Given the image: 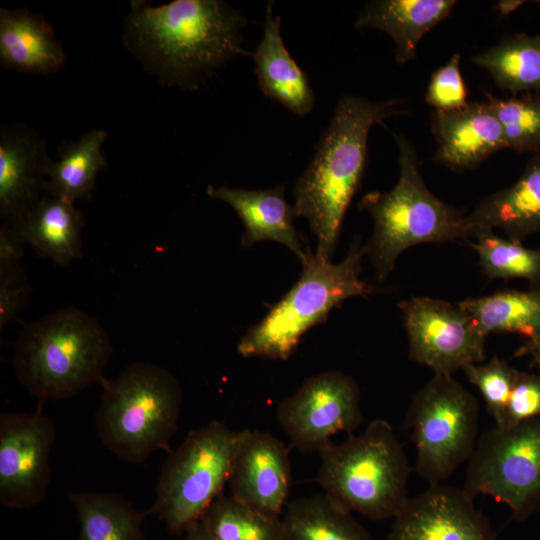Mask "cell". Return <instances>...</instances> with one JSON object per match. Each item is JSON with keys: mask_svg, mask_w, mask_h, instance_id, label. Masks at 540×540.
Wrapping results in <instances>:
<instances>
[{"mask_svg": "<svg viewBox=\"0 0 540 540\" xmlns=\"http://www.w3.org/2000/svg\"><path fill=\"white\" fill-rule=\"evenodd\" d=\"M246 24L221 0L131 1L123 43L161 85L194 91L234 57L251 56L242 47Z\"/></svg>", "mask_w": 540, "mask_h": 540, "instance_id": "6da1fadb", "label": "cell"}, {"mask_svg": "<svg viewBox=\"0 0 540 540\" xmlns=\"http://www.w3.org/2000/svg\"><path fill=\"white\" fill-rule=\"evenodd\" d=\"M406 113L399 99L372 101L347 95L338 100L293 189L295 215L307 220L319 258L330 260L333 255L347 209L360 189L370 129Z\"/></svg>", "mask_w": 540, "mask_h": 540, "instance_id": "7a4b0ae2", "label": "cell"}, {"mask_svg": "<svg viewBox=\"0 0 540 540\" xmlns=\"http://www.w3.org/2000/svg\"><path fill=\"white\" fill-rule=\"evenodd\" d=\"M113 351L94 316L67 306L25 324L14 343L13 366L18 382L44 403L99 384Z\"/></svg>", "mask_w": 540, "mask_h": 540, "instance_id": "3957f363", "label": "cell"}, {"mask_svg": "<svg viewBox=\"0 0 540 540\" xmlns=\"http://www.w3.org/2000/svg\"><path fill=\"white\" fill-rule=\"evenodd\" d=\"M95 422L100 442L120 460L142 464L153 453L172 451L182 406V388L167 369L134 362L99 383Z\"/></svg>", "mask_w": 540, "mask_h": 540, "instance_id": "277c9868", "label": "cell"}, {"mask_svg": "<svg viewBox=\"0 0 540 540\" xmlns=\"http://www.w3.org/2000/svg\"><path fill=\"white\" fill-rule=\"evenodd\" d=\"M398 147L399 178L389 192L372 191L358 203L373 219L365 247L378 281L394 269L397 257L421 243H445L469 236L465 215L429 191L412 143L393 134Z\"/></svg>", "mask_w": 540, "mask_h": 540, "instance_id": "5b68a950", "label": "cell"}, {"mask_svg": "<svg viewBox=\"0 0 540 540\" xmlns=\"http://www.w3.org/2000/svg\"><path fill=\"white\" fill-rule=\"evenodd\" d=\"M317 482L345 510L371 520L394 518L408 500L410 467L392 425L375 419L358 435L319 453Z\"/></svg>", "mask_w": 540, "mask_h": 540, "instance_id": "8992f818", "label": "cell"}, {"mask_svg": "<svg viewBox=\"0 0 540 540\" xmlns=\"http://www.w3.org/2000/svg\"><path fill=\"white\" fill-rule=\"evenodd\" d=\"M365 247L355 238L346 257L332 263L311 254L298 281L252 326L237 345L245 357L286 360L302 336L323 323L329 312L344 300L367 297L375 289L360 278Z\"/></svg>", "mask_w": 540, "mask_h": 540, "instance_id": "52a82bcc", "label": "cell"}, {"mask_svg": "<svg viewBox=\"0 0 540 540\" xmlns=\"http://www.w3.org/2000/svg\"><path fill=\"white\" fill-rule=\"evenodd\" d=\"M241 436L216 420L190 431L161 467L149 514L185 533L223 493Z\"/></svg>", "mask_w": 540, "mask_h": 540, "instance_id": "ba28073f", "label": "cell"}, {"mask_svg": "<svg viewBox=\"0 0 540 540\" xmlns=\"http://www.w3.org/2000/svg\"><path fill=\"white\" fill-rule=\"evenodd\" d=\"M478 402L452 375L434 376L412 397L404 428L413 441L416 472L442 484L471 457L478 436Z\"/></svg>", "mask_w": 540, "mask_h": 540, "instance_id": "9c48e42d", "label": "cell"}, {"mask_svg": "<svg viewBox=\"0 0 540 540\" xmlns=\"http://www.w3.org/2000/svg\"><path fill=\"white\" fill-rule=\"evenodd\" d=\"M467 463L469 495L490 496L528 520L540 508V417L486 430Z\"/></svg>", "mask_w": 540, "mask_h": 540, "instance_id": "30bf717a", "label": "cell"}, {"mask_svg": "<svg viewBox=\"0 0 540 540\" xmlns=\"http://www.w3.org/2000/svg\"><path fill=\"white\" fill-rule=\"evenodd\" d=\"M277 420L292 447L303 453H319L333 435L350 434L361 425L357 383L336 370L314 375L280 402Z\"/></svg>", "mask_w": 540, "mask_h": 540, "instance_id": "8fae6325", "label": "cell"}, {"mask_svg": "<svg viewBox=\"0 0 540 540\" xmlns=\"http://www.w3.org/2000/svg\"><path fill=\"white\" fill-rule=\"evenodd\" d=\"M409 344V357L434 374L455 371L485 359L486 336L458 304L412 297L398 304Z\"/></svg>", "mask_w": 540, "mask_h": 540, "instance_id": "7c38bea8", "label": "cell"}, {"mask_svg": "<svg viewBox=\"0 0 540 540\" xmlns=\"http://www.w3.org/2000/svg\"><path fill=\"white\" fill-rule=\"evenodd\" d=\"M0 415V503L30 509L42 503L50 484L55 426L43 411Z\"/></svg>", "mask_w": 540, "mask_h": 540, "instance_id": "4fadbf2b", "label": "cell"}, {"mask_svg": "<svg viewBox=\"0 0 540 540\" xmlns=\"http://www.w3.org/2000/svg\"><path fill=\"white\" fill-rule=\"evenodd\" d=\"M388 540H498L463 488L429 485L393 518Z\"/></svg>", "mask_w": 540, "mask_h": 540, "instance_id": "5bb4252c", "label": "cell"}, {"mask_svg": "<svg viewBox=\"0 0 540 540\" xmlns=\"http://www.w3.org/2000/svg\"><path fill=\"white\" fill-rule=\"evenodd\" d=\"M227 484L238 501L280 518L292 485L289 450L268 432L242 430Z\"/></svg>", "mask_w": 540, "mask_h": 540, "instance_id": "9a60e30c", "label": "cell"}, {"mask_svg": "<svg viewBox=\"0 0 540 540\" xmlns=\"http://www.w3.org/2000/svg\"><path fill=\"white\" fill-rule=\"evenodd\" d=\"M46 141L25 123L0 129V217L16 227L43 197L47 180Z\"/></svg>", "mask_w": 540, "mask_h": 540, "instance_id": "2e32d148", "label": "cell"}, {"mask_svg": "<svg viewBox=\"0 0 540 540\" xmlns=\"http://www.w3.org/2000/svg\"><path fill=\"white\" fill-rule=\"evenodd\" d=\"M437 149L435 160L462 171L478 166L506 149L502 126L485 101L451 110H435L431 118Z\"/></svg>", "mask_w": 540, "mask_h": 540, "instance_id": "e0dca14e", "label": "cell"}, {"mask_svg": "<svg viewBox=\"0 0 540 540\" xmlns=\"http://www.w3.org/2000/svg\"><path fill=\"white\" fill-rule=\"evenodd\" d=\"M206 193L230 205L240 217L244 225L243 248L266 240L276 241L288 247L302 266L306 264L312 252L304 246L294 225L296 215L294 207L286 201L284 185L257 190L209 185Z\"/></svg>", "mask_w": 540, "mask_h": 540, "instance_id": "ac0fdd59", "label": "cell"}, {"mask_svg": "<svg viewBox=\"0 0 540 540\" xmlns=\"http://www.w3.org/2000/svg\"><path fill=\"white\" fill-rule=\"evenodd\" d=\"M281 17L274 15L273 2L265 9L263 34L251 52L260 91L297 116L308 115L315 103L307 74L298 66L281 36Z\"/></svg>", "mask_w": 540, "mask_h": 540, "instance_id": "d6986e66", "label": "cell"}, {"mask_svg": "<svg viewBox=\"0 0 540 540\" xmlns=\"http://www.w3.org/2000/svg\"><path fill=\"white\" fill-rule=\"evenodd\" d=\"M467 232L501 229L521 241L540 231V152L532 154L525 170L511 186L482 198L465 215Z\"/></svg>", "mask_w": 540, "mask_h": 540, "instance_id": "ffe728a7", "label": "cell"}, {"mask_svg": "<svg viewBox=\"0 0 540 540\" xmlns=\"http://www.w3.org/2000/svg\"><path fill=\"white\" fill-rule=\"evenodd\" d=\"M66 54L52 26L27 8H0V63L28 74L49 75L62 70Z\"/></svg>", "mask_w": 540, "mask_h": 540, "instance_id": "44dd1931", "label": "cell"}, {"mask_svg": "<svg viewBox=\"0 0 540 540\" xmlns=\"http://www.w3.org/2000/svg\"><path fill=\"white\" fill-rule=\"evenodd\" d=\"M454 0H376L359 12L355 29H378L395 44V60L404 64L416 58L420 39L449 16Z\"/></svg>", "mask_w": 540, "mask_h": 540, "instance_id": "7402d4cb", "label": "cell"}, {"mask_svg": "<svg viewBox=\"0 0 540 540\" xmlns=\"http://www.w3.org/2000/svg\"><path fill=\"white\" fill-rule=\"evenodd\" d=\"M84 226L85 217L75 203L45 193L26 217L10 228L37 255L67 265L82 257Z\"/></svg>", "mask_w": 540, "mask_h": 540, "instance_id": "603a6c76", "label": "cell"}, {"mask_svg": "<svg viewBox=\"0 0 540 540\" xmlns=\"http://www.w3.org/2000/svg\"><path fill=\"white\" fill-rule=\"evenodd\" d=\"M107 136L105 130L92 129L76 141L64 142L58 159L48 165L45 193L72 203L90 201L97 177L108 165L102 151Z\"/></svg>", "mask_w": 540, "mask_h": 540, "instance_id": "cb8c5ba5", "label": "cell"}, {"mask_svg": "<svg viewBox=\"0 0 540 540\" xmlns=\"http://www.w3.org/2000/svg\"><path fill=\"white\" fill-rule=\"evenodd\" d=\"M280 524V540H373L351 512L326 494L295 499Z\"/></svg>", "mask_w": 540, "mask_h": 540, "instance_id": "d4e9b609", "label": "cell"}, {"mask_svg": "<svg viewBox=\"0 0 540 540\" xmlns=\"http://www.w3.org/2000/svg\"><path fill=\"white\" fill-rule=\"evenodd\" d=\"M79 523V540H144L142 525L149 511L137 510L116 493L70 492Z\"/></svg>", "mask_w": 540, "mask_h": 540, "instance_id": "484cf974", "label": "cell"}, {"mask_svg": "<svg viewBox=\"0 0 540 540\" xmlns=\"http://www.w3.org/2000/svg\"><path fill=\"white\" fill-rule=\"evenodd\" d=\"M483 335L515 333L532 339L540 335V287L502 290L457 303Z\"/></svg>", "mask_w": 540, "mask_h": 540, "instance_id": "4316f807", "label": "cell"}, {"mask_svg": "<svg viewBox=\"0 0 540 540\" xmlns=\"http://www.w3.org/2000/svg\"><path fill=\"white\" fill-rule=\"evenodd\" d=\"M472 61L487 70L500 88L514 95L540 93V33L505 37Z\"/></svg>", "mask_w": 540, "mask_h": 540, "instance_id": "83f0119b", "label": "cell"}, {"mask_svg": "<svg viewBox=\"0 0 540 540\" xmlns=\"http://www.w3.org/2000/svg\"><path fill=\"white\" fill-rule=\"evenodd\" d=\"M212 540H280V518L266 516L222 493L200 519Z\"/></svg>", "mask_w": 540, "mask_h": 540, "instance_id": "f1b7e54d", "label": "cell"}, {"mask_svg": "<svg viewBox=\"0 0 540 540\" xmlns=\"http://www.w3.org/2000/svg\"><path fill=\"white\" fill-rule=\"evenodd\" d=\"M471 243L479 265L491 279H524L532 287H540V248L525 247L521 241L502 238L493 230H480Z\"/></svg>", "mask_w": 540, "mask_h": 540, "instance_id": "f546056e", "label": "cell"}, {"mask_svg": "<svg viewBox=\"0 0 540 540\" xmlns=\"http://www.w3.org/2000/svg\"><path fill=\"white\" fill-rule=\"evenodd\" d=\"M485 102L502 126L507 148L519 153L540 152V93L508 99L486 94Z\"/></svg>", "mask_w": 540, "mask_h": 540, "instance_id": "4dcf8cb0", "label": "cell"}, {"mask_svg": "<svg viewBox=\"0 0 540 540\" xmlns=\"http://www.w3.org/2000/svg\"><path fill=\"white\" fill-rule=\"evenodd\" d=\"M24 244L7 225L0 227V328L15 319L28 302L31 288L22 270Z\"/></svg>", "mask_w": 540, "mask_h": 540, "instance_id": "1f68e13d", "label": "cell"}, {"mask_svg": "<svg viewBox=\"0 0 540 540\" xmlns=\"http://www.w3.org/2000/svg\"><path fill=\"white\" fill-rule=\"evenodd\" d=\"M462 371L469 382L479 389L495 425H502L517 369L498 356H493L487 363L468 364Z\"/></svg>", "mask_w": 540, "mask_h": 540, "instance_id": "d6a6232c", "label": "cell"}, {"mask_svg": "<svg viewBox=\"0 0 540 540\" xmlns=\"http://www.w3.org/2000/svg\"><path fill=\"white\" fill-rule=\"evenodd\" d=\"M466 99L467 88L460 72V54L456 53L431 75L425 102L435 110L451 111L466 106Z\"/></svg>", "mask_w": 540, "mask_h": 540, "instance_id": "836d02e7", "label": "cell"}, {"mask_svg": "<svg viewBox=\"0 0 540 540\" xmlns=\"http://www.w3.org/2000/svg\"><path fill=\"white\" fill-rule=\"evenodd\" d=\"M538 417H540V375L517 370L504 422L500 426H510Z\"/></svg>", "mask_w": 540, "mask_h": 540, "instance_id": "e575fe53", "label": "cell"}, {"mask_svg": "<svg viewBox=\"0 0 540 540\" xmlns=\"http://www.w3.org/2000/svg\"><path fill=\"white\" fill-rule=\"evenodd\" d=\"M515 355H529L532 357V360L540 359V335L532 339H527V341L517 349Z\"/></svg>", "mask_w": 540, "mask_h": 540, "instance_id": "d590c367", "label": "cell"}, {"mask_svg": "<svg viewBox=\"0 0 540 540\" xmlns=\"http://www.w3.org/2000/svg\"><path fill=\"white\" fill-rule=\"evenodd\" d=\"M184 540H212L204 525L199 520L192 524L186 531Z\"/></svg>", "mask_w": 540, "mask_h": 540, "instance_id": "8d00e7d4", "label": "cell"}, {"mask_svg": "<svg viewBox=\"0 0 540 540\" xmlns=\"http://www.w3.org/2000/svg\"><path fill=\"white\" fill-rule=\"evenodd\" d=\"M523 3L524 1L518 0L499 1L497 4V10L501 15H508L517 10Z\"/></svg>", "mask_w": 540, "mask_h": 540, "instance_id": "74e56055", "label": "cell"}, {"mask_svg": "<svg viewBox=\"0 0 540 540\" xmlns=\"http://www.w3.org/2000/svg\"><path fill=\"white\" fill-rule=\"evenodd\" d=\"M532 365L537 368L538 374L540 375V359L532 360Z\"/></svg>", "mask_w": 540, "mask_h": 540, "instance_id": "f35d334b", "label": "cell"}, {"mask_svg": "<svg viewBox=\"0 0 540 540\" xmlns=\"http://www.w3.org/2000/svg\"><path fill=\"white\" fill-rule=\"evenodd\" d=\"M536 3H537L538 5H540V1H536Z\"/></svg>", "mask_w": 540, "mask_h": 540, "instance_id": "ab89813d", "label": "cell"}]
</instances>
